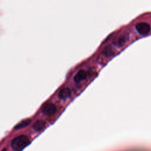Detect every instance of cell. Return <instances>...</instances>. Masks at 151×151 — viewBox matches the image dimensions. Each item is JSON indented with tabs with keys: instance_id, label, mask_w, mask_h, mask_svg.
Segmentation results:
<instances>
[{
	"instance_id": "obj_1",
	"label": "cell",
	"mask_w": 151,
	"mask_h": 151,
	"mask_svg": "<svg viewBox=\"0 0 151 151\" xmlns=\"http://www.w3.org/2000/svg\"><path fill=\"white\" fill-rule=\"evenodd\" d=\"M30 141L25 135H20L14 138L11 143V147L15 150H21L29 145Z\"/></svg>"
},
{
	"instance_id": "obj_2",
	"label": "cell",
	"mask_w": 151,
	"mask_h": 151,
	"mask_svg": "<svg viewBox=\"0 0 151 151\" xmlns=\"http://www.w3.org/2000/svg\"><path fill=\"white\" fill-rule=\"evenodd\" d=\"M57 111L56 106L52 103H46L42 107V113L47 116L54 114Z\"/></svg>"
},
{
	"instance_id": "obj_3",
	"label": "cell",
	"mask_w": 151,
	"mask_h": 151,
	"mask_svg": "<svg viewBox=\"0 0 151 151\" xmlns=\"http://www.w3.org/2000/svg\"><path fill=\"white\" fill-rule=\"evenodd\" d=\"M136 28L137 32L141 35H147L150 30V25L145 22L139 23L136 25Z\"/></svg>"
},
{
	"instance_id": "obj_4",
	"label": "cell",
	"mask_w": 151,
	"mask_h": 151,
	"mask_svg": "<svg viewBox=\"0 0 151 151\" xmlns=\"http://www.w3.org/2000/svg\"><path fill=\"white\" fill-rule=\"evenodd\" d=\"M87 77V73L84 70H80L74 77V80L76 82L78 83L84 80Z\"/></svg>"
},
{
	"instance_id": "obj_5",
	"label": "cell",
	"mask_w": 151,
	"mask_h": 151,
	"mask_svg": "<svg viewBox=\"0 0 151 151\" xmlns=\"http://www.w3.org/2000/svg\"><path fill=\"white\" fill-rule=\"evenodd\" d=\"M71 96V91L67 87L62 88L58 93V97L61 99H66Z\"/></svg>"
},
{
	"instance_id": "obj_6",
	"label": "cell",
	"mask_w": 151,
	"mask_h": 151,
	"mask_svg": "<svg viewBox=\"0 0 151 151\" xmlns=\"http://www.w3.org/2000/svg\"><path fill=\"white\" fill-rule=\"evenodd\" d=\"M45 123L42 120L37 121L32 126V128L34 130L37 132H40L44 129L45 127Z\"/></svg>"
},
{
	"instance_id": "obj_7",
	"label": "cell",
	"mask_w": 151,
	"mask_h": 151,
	"mask_svg": "<svg viewBox=\"0 0 151 151\" xmlns=\"http://www.w3.org/2000/svg\"><path fill=\"white\" fill-rule=\"evenodd\" d=\"M30 120L29 119H26V120H24L22 122H21L20 123H19L17 125H16L15 126V129H21V128H23L24 127L27 126L29 124V122H30Z\"/></svg>"
}]
</instances>
